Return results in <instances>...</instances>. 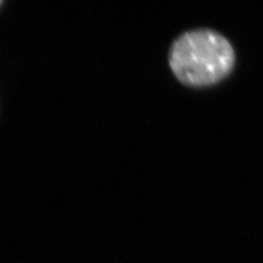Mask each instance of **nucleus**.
<instances>
[{
    "label": "nucleus",
    "mask_w": 263,
    "mask_h": 263,
    "mask_svg": "<svg viewBox=\"0 0 263 263\" xmlns=\"http://www.w3.org/2000/svg\"><path fill=\"white\" fill-rule=\"evenodd\" d=\"M2 4H3V3H2V2H0V6H2Z\"/></svg>",
    "instance_id": "f03ea898"
},
{
    "label": "nucleus",
    "mask_w": 263,
    "mask_h": 263,
    "mask_svg": "<svg viewBox=\"0 0 263 263\" xmlns=\"http://www.w3.org/2000/svg\"><path fill=\"white\" fill-rule=\"evenodd\" d=\"M235 64V49L229 41L219 32L206 28L182 33L169 51L172 72L189 87L216 85L233 71Z\"/></svg>",
    "instance_id": "f257e3e1"
}]
</instances>
